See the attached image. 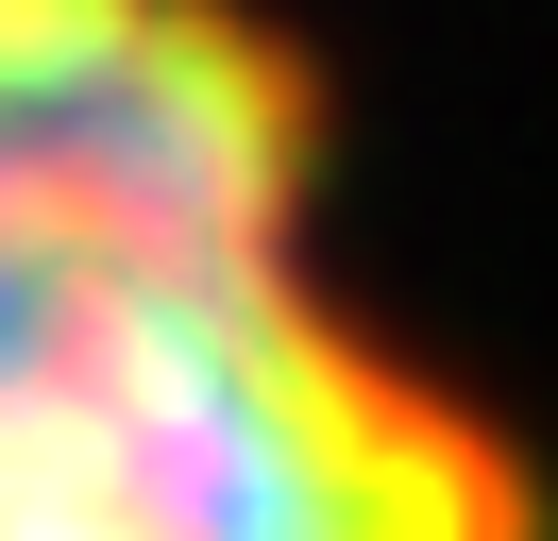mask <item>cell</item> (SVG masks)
Returning <instances> with one entry per match:
<instances>
[{
    "instance_id": "obj_1",
    "label": "cell",
    "mask_w": 558,
    "mask_h": 541,
    "mask_svg": "<svg viewBox=\"0 0 558 541\" xmlns=\"http://www.w3.org/2000/svg\"><path fill=\"white\" fill-rule=\"evenodd\" d=\"M0 541H542V457L339 270L271 0H0Z\"/></svg>"
}]
</instances>
